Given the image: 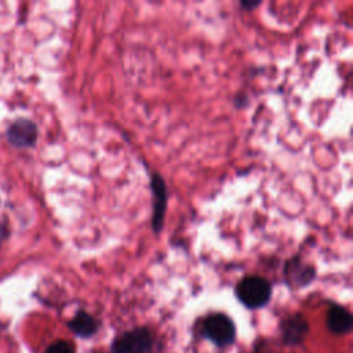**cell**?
I'll return each mask as SVG.
<instances>
[{
	"mask_svg": "<svg viewBox=\"0 0 353 353\" xmlns=\"http://www.w3.org/2000/svg\"><path fill=\"white\" fill-rule=\"evenodd\" d=\"M236 296L244 306L258 309L269 302L272 296V285L266 279L250 274L237 283Z\"/></svg>",
	"mask_w": 353,
	"mask_h": 353,
	"instance_id": "6da1fadb",
	"label": "cell"
},
{
	"mask_svg": "<svg viewBox=\"0 0 353 353\" xmlns=\"http://www.w3.org/2000/svg\"><path fill=\"white\" fill-rule=\"evenodd\" d=\"M203 330L205 336L219 346H225L233 342L236 334L233 321L223 313L210 314L204 320Z\"/></svg>",
	"mask_w": 353,
	"mask_h": 353,
	"instance_id": "7a4b0ae2",
	"label": "cell"
},
{
	"mask_svg": "<svg viewBox=\"0 0 353 353\" xmlns=\"http://www.w3.org/2000/svg\"><path fill=\"white\" fill-rule=\"evenodd\" d=\"M150 192H152V230L159 234L164 225V215L167 207V186L160 174L153 172L150 175Z\"/></svg>",
	"mask_w": 353,
	"mask_h": 353,
	"instance_id": "3957f363",
	"label": "cell"
},
{
	"mask_svg": "<svg viewBox=\"0 0 353 353\" xmlns=\"http://www.w3.org/2000/svg\"><path fill=\"white\" fill-rule=\"evenodd\" d=\"M152 345L150 332L138 327L120 335L112 346L113 353H146Z\"/></svg>",
	"mask_w": 353,
	"mask_h": 353,
	"instance_id": "277c9868",
	"label": "cell"
},
{
	"mask_svg": "<svg viewBox=\"0 0 353 353\" xmlns=\"http://www.w3.org/2000/svg\"><path fill=\"white\" fill-rule=\"evenodd\" d=\"M284 277L291 288H302L314 280L316 269L302 262L299 255H294L284 265Z\"/></svg>",
	"mask_w": 353,
	"mask_h": 353,
	"instance_id": "5b68a950",
	"label": "cell"
},
{
	"mask_svg": "<svg viewBox=\"0 0 353 353\" xmlns=\"http://www.w3.org/2000/svg\"><path fill=\"white\" fill-rule=\"evenodd\" d=\"M8 141L18 148L33 146L37 139V127L28 119H19L11 124L7 131Z\"/></svg>",
	"mask_w": 353,
	"mask_h": 353,
	"instance_id": "8992f818",
	"label": "cell"
},
{
	"mask_svg": "<svg viewBox=\"0 0 353 353\" xmlns=\"http://www.w3.org/2000/svg\"><path fill=\"white\" fill-rule=\"evenodd\" d=\"M281 331H283L284 342L290 345H296L306 336L309 331V325L303 316L292 314L283 321Z\"/></svg>",
	"mask_w": 353,
	"mask_h": 353,
	"instance_id": "52a82bcc",
	"label": "cell"
},
{
	"mask_svg": "<svg viewBox=\"0 0 353 353\" xmlns=\"http://www.w3.org/2000/svg\"><path fill=\"white\" fill-rule=\"evenodd\" d=\"M327 325L334 334H346L352 330V316L345 307L332 305L327 313Z\"/></svg>",
	"mask_w": 353,
	"mask_h": 353,
	"instance_id": "ba28073f",
	"label": "cell"
},
{
	"mask_svg": "<svg viewBox=\"0 0 353 353\" xmlns=\"http://www.w3.org/2000/svg\"><path fill=\"white\" fill-rule=\"evenodd\" d=\"M69 328L77 334L79 336H83V338H88L91 336L92 334L97 332L98 330V323L97 320L88 314L87 312L84 310H80L74 314V317L69 321Z\"/></svg>",
	"mask_w": 353,
	"mask_h": 353,
	"instance_id": "9c48e42d",
	"label": "cell"
},
{
	"mask_svg": "<svg viewBox=\"0 0 353 353\" xmlns=\"http://www.w3.org/2000/svg\"><path fill=\"white\" fill-rule=\"evenodd\" d=\"M46 353H74V347L66 341H57L47 347Z\"/></svg>",
	"mask_w": 353,
	"mask_h": 353,
	"instance_id": "30bf717a",
	"label": "cell"
},
{
	"mask_svg": "<svg viewBox=\"0 0 353 353\" xmlns=\"http://www.w3.org/2000/svg\"><path fill=\"white\" fill-rule=\"evenodd\" d=\"M240 6L243 7V8H245V10H252V8H256L258 6H261V1H241L240 3Z\"/></svg>",
	"mask_w": 353,
	"mask_h": 353,
	"instance_id": "8fae6325",
	"label": "cell"
}]
</instances>
